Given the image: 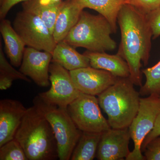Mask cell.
<instances>
[{
	"label": "cell",
	"instance_id": "ba28073f",
	"mask_svg": "<svg viewBox=\"0 0 160 160\" xmlns=\"http://www.w3.org/2000/svg\"><path fill=\"white\" fill-rule=\"evenodd\" d=\"M98 98L81 92L68 106V113L77 128L82 132L102 133L111 129L101 112Z\"/></svg>",
	"mask_w": 160,
	"mask_h": 160
},
{
	"label": "cell",
	"instance_id": "8fae6325",
	"mask_svg": "<svg viewBox=\"0 0 160 160\" xmlns=\"http://www.w3.org/2000/svg\"><path fill=\"white\" fill-rule=\"evenodd\" d=\"M52 61L51 52L26 47L19 70L38 86L46 88L50 85L49 69Z\"/></svg>",
	"mask_w": 160,
	"mask_h": 160
},
{
	"label": "cell",
	"instance_id": "6da1fadb",
	"mask_svg": "<svg viewBox=\"0 0 160 160\" xmlns=\"http://www.w3.org/2000/svg\"><path fill=\"white\" fill-rule=\"evenodd\" d=\"M118 23L121 40L117 54L127 62L129 78L136 86L142 87V62L149 63L152 33L146 15L134 6L125 4L120 10Z\"/></svg>",
	"mask_w": 160,
	"mask_h": 160
},
{
	"label": "cell",
	"instance_id": "ffe728a7",
	"mask_svg": "<svg viewBox=\"0 0 160 160\" xmlns=\"http://www.w3.org/2000/svg\"><path fill=\"white\" fill-rule=\"evenodd\" d=\"M21 80L30 82L31 80L20 70L15 69L13 66L6 59L0 44V89L5 90L10 88L16 80Z\"/></svg>",
	"mask_w": 160,
	"mask_h": 160
},
{
	"label": "cell",
	"instance_id": "2e32d148",
	"mask_svg": "<svg viewBox=\"0 0 160 160\" xmlns=\"http://www.w3.org/2000/svg\"><path fill=\"white\" fill-rule=\"evenodd\" d=\"M0 32L5 43V52L10 62L14 67L21 66L26 45L15 30L9 20L3 19Z\"/></svg>",
	"mask_w": 160,
	"mask_h": 160
},
{
	"label": "cell",
	"instance_id": "d6986e66",
	"mask_svg": "<svg viewBox=\"0 0 160 160\" xmlns=\"http://www.w3.org/2000/svg\"><path fill=\"white\" fill-rule=\"evenodd\" d=\"M102 133L82 132L70 160H93L97 155Z\"/></svg>",
	"mask_w": 160,
	"mask_h": 160
},
{
	"label": "cell",
	"instance_id": "603a6c76",
	"mask_svg": "<svg viewBox=\"0 0 160 160\" xmlns=\"http://www.w3.org/2000/svg\"><path fill=\"white\" fill-rule=\"evenodd\" d=\"M0 160H29L22 147L14 138L0 146Z\"/></svg>",
	"mask_w": 160,
	"mask_h": 160
},
{
	"label": "cell",
	"instance_id": "5bb4252c",
	"mask_svg": "<svg viewBox=\"0 0 160 160\" xmlns=\"http://www.w3.org/2000/svg\"><path fill=\"white\" fill-rule=\"evenodd\" d=\"M84 9L74 0L63 1L52 34L57 44L65 39L77 23Z\"/></svg>",
	"mask_w": 160,
	"mask_h": 160
},
{
	"label": "cell",
	"instance_id": "9c48e42d",
	"mask_svg": "<svg viewBox=\"0 0 160 160\" xmlns=\"http://www.w3.org/2000/svg\"><path fill=\"white\" fill-rule=\"evenodd\" d=\"M49 72L51 87L39 96L47 104L67 109L81 92L73 82L70 72L59 64L52 61Z\"/></svg>",
	"mask_w": 160,
	"mask_h": 160
},
{
	"label": "cell",
	"instance_id": "5b68a950",
	"mask_svg": "<svg viewBox=\"0 0 160 160\" xmlns=\"http://www.w3.org/2000/svg\"><path fill=\"white\" fill-rule=\"evenodd\" d=\"M51 126L57 143L60 160H70L72 152L82 135L70 117L67 109L47 104L38 95L33 99Z\"/></svg>",
	"mask_w": 160,
	"mask_h": 160
},
{
	"label": "cell",
	"instance_id": "44dd1931",
	"mask_svg": "<svg viewBox=\"0 0 160 160\" xmlns=\"http://www.w3.org/2000/svg\"><path fill=\"white\" fill-rule=\"evenodd\" d=\"M62 2L63 1L54 6L47 7L22 5L23 10L30 12L38 16L45 23L50 32L53 34L55 25Z\"/></svg>",
	"mask_w": 160,
	"mask_h": 160
},
{
	"label": "cell",
	"instance_id": "83f0119b",
	"mask_svg": "<svg viewBox=\"0 0 160 160\" xmlns=\"http://www.w3.org/2000/svg\"><path fill=\"white\" fill-rule=\"evenodd\" d=\"M28 0H6L0 9V18L1 19L5 18L9 10L18 3L26 2Z\"/></svg>",
	"mask_w": 160,
	"mask_h": 160
},
{
	"label": "cell",
	"instance_id": "7402d4cb",
	"mask_svg": "<svg viewBox=\"0 0 160 160\" xmlns=\"http://www.w3.org/2000/svg\"><path fill=\"white\" fill-rule=\"evenodd\" d=\"M142 72L145 75L146 82L141 87L140 94L142 96L160 94V61L152 67L143 69Z\"/></svg>",
	"mask_w": 160,
	"mask_h": 160
},
{
	"label": "cell",
	"instance_id": "8992f818",
	"mask_svg": "<svg viewBox=\"0 0 160 160\" xmlns=\"http://www.w3.org/2000/svg\"><path fill=\"white\" fill-rule=\"evenodd\" d=\"M12 26L27 47L52 53L57 43L53 35L37 15L23 10L16 16Z\"/></svg>",
	"mask_w": 160,
	"mask_h": 160
},
{
	"label": "cell",
	"instance_id": "4fadbf2b",
	"mask_svg": "<svg viewBox=\"0 0 160 160\" xmlns=\"http://www.w3.org/2000/svg\"><path fill=\"white\" fill-rule=\"evenodd\" d=\"M27 109L20 101H0V146L14 138Z\"/></svg>",
	"mask_w": 160,
	"mask_h": 160
},
{
	"label": "cell",
	"instance_id": "4dcf8cb0",
	"mask_svg": "<svg viewBox=\"0 0 160 160\" xmlns=\"http://www.w3.org/2000/svg\"><path fill=\"white\" fill-rule=\"evenodd\" d=\"M159 99L160 101V94L159 95Z\"/></svg>",
	"mask_w": 160,
	"mask_h": 160
},
{
	"label": "cell",
	"instance_id": "ac0fdd59",
	"mask_svg": "<svg viewBox=\"0 0 160 160\" xmlns=\"http://www.w3.org/2000/svg\"><path fill=\"white\" fill-rule=\"evenodd\" d=\"M84 9L89 8L98 12L110 23L113 33L117 31L118 15L125 0H74Z\"/></svg>",
	"mask_w": 160,
	"mask_h": 160
},
{
	"label": "cell",
	"instance_id": "9a60e30c",
	"mask_svg": "<svg viewBox=\"0 0 160 160\" xmlns=\"http://www.w3.org/2000/svg\"><path fill=\"white\" fill-rule=\"evenodd\" d=\"M84 54L89 59L92 67L109 72L117 78H128L130 76L127 62L117 53L110 55L106 52L87 50Z\"/></svg>",
	"mask_w": 160,
	"mask_h": 160
},
{
	"label": "cell",
	"instance_id": "7a4b0ae2",
	"mask_svg": "<svg viewBox=\"0 0 160 160\" xmlns=\"http://www.w3.org/2000/svg\"><path fill=\"white\" fill-rule=\"evenodd\" d=\"M14 138L29 160L58 158L57 143L50 124L38 106L28 108Z\"/></svg>",
	"mask_w": 160,
	"mask_h": 160
},
{
	"label": "cell",
	"instance_id": "52a82bcc",
	"mask_svg": "<svg viewBox=\"0 0 160 160\" xmlns=\"http://www.w3.org/2000/svg\"><path fill=\"white\" fill-rule=\"evenodd\" d=\"M160 112L159 96L151 95L141 98L139 108L135 117L129 127L134 149L130 152L126 160H145L142 154V144L145 138L154 127L158 115Z\"/></svg>",
	"mask_w": 160,
	"mask_h": 160
},
{
	"label": "cell",
	"instance_id": "30bf717a",
	"mask_svg": "<svg viewBox=\"0 0 160 160\" xmlns=\"http://www.w3.org/2000/svg\"><path fill=\"white\" fill-rule=\"evenodd\" d=\"M70 72L72 81L81 92L98 96L112 86L118 78L109 72L89 67Z\"/></svg>",
	"mask_w": 160,
	"mask_h": 160
},
{
	"label": "cell",
	"instance_id": "3957f363",
	"mask_svg": "<svg viewBox=\"0 0 160 160\" xmlns=\"http://www.w3.org/2000/svg\"><path fill=\"white\" fill-rule=\"evenodd\" d=\"M134 85L129 78H119L98 96L100 107L107 115L111 128H128L137 114L141 98Z\"/></svg>",
	"mask_w": 160,
	"mask_h": 160
},
{
	"label": "cell",
	"instance_id": "4316f807",
	"mask_svg": "<svg viewBox=\"0 0 160 160\" xmlns=\"http://www.w3.org/2000/svg\"><path fill=\"white\" fill-rule=\"evenodd\" d=\"M159 136H160V112L157 118L154 127L149 134L147 135V136L143 141L142 148H141L142 152H144L146 146L148 145L149 142H151L155 138Z\"/></svg>",
	"mask_w": 160,
	"mask_h": 160
},
{
	"label": "cell",
	"instance_id": "277c9868",
	"mask_svg": "<svg viewBox=\"0 0 160 160\" xmlns=\"http://www.w3.org/2000/svg\"><path fill=\"white\" fill-rule=\"evenodd\" d=\"M113 33L108 20L102 15H94L83 10L77 23L63 41L73 47L88 51L106 52L117 48L111 37Z\"/></svg>",
	"mask_w": 160,
	"mask_h": 160
},
{
	"label": "cell",
	"instance_id": "484cf974",
	"mask_svg": "<svg viewBox=\"0 0 160 160\" xmlns=\"http://www.w3.org/2000/svg\"><path fill=\"white\" fill-rule=\"evenodd\" d=\"M144 152L145 159L160 160V136L149 142Z\"/></svg>",
	"mask_w": 160,
	"mask_h": 160
},
{
	"label": "cell",
	"instance_id": "cb8c5ba5",
	"mask_svg": "<svg viewBox=\"0 0 160 160\" xmlns=\"http://www.w3.org/2000/svg\"><path fill=\"white\" fill-rule=\"evenodd\" d=\"M125 4L134 6L146 14L160 6V0H125Z\"/></svg>",
	"mask_w": 160,
	"mask_h": 160
},
{
	"label": "cell",
	"instance_id": "7c38bea8",
	"mask_svg": "<svg viewBox=\"0 0 160 160\" xmlns=\"http://www.w3.org/2000/svg\"><path fill=\"white\" fill-rule=\"evenodd\" d=\"M130 138L129 127L120 129L111 128L104 132L98 146V159H126L130 152L129 148Z\"/></svg>",
	"mask_w": 160,
	"mask_h": 160
},
{
	"label": "cell",
	"instance_id": "e0dca14e",
	"mask_svg": "<svg viewBox=\"0 0 160 160\" xmlns=\"http://www.w3.org/2000/svg\"><path fill=\"white\" fill-rule=\"evenodd\" d=\"M52 54V62L69 71L90 66L89 59L86 55L79 53L73 46L64 41L57 44Z\"/></svg>",
	"mask_w": 160,
	"mask_h": 160
},
{
	"label": "cell",
	"instance_id": "d4e9b609",
	"mask_svg": "<svg viewBox=\"0 0 160 160\" xmlns=\"http://www.w3.org/2000/svg\"><path fill=\"white\" fill-rule=\"evenodd\" d=\"M146 15L152 32V39L157 38L160 36V6Z\"/></svg>",
	"mask_w": 160,
	"mask_h": 160
},
{
	"label": "cell",
	"instance_id": "f1b7e54d",
	"mask_svg": "<svg viewBox=\"0 0 160 160\" xmlns=\"http://www.w3.org/2000/svg\"><path fill=\"white\" fill-rule=\"evenodd\" d=\"M62 0H28L23 2L22 5L40 6H51L61 2Z\"/></svg>",
	"mask_w": 160,
	"mask_h": 160
},
{
	"label": "cell",
	"instance_id": "f546056e",
	"mask_svg": "<svg viewBox=\"0 0 160 160\" xmlns=\"http://www.w3.org/2000/svg\"><path fill=\"white\" fill-rule=\"evenodd\" d=\"M6 0H0V4H1V6L4 3Z\"/></svg>",
	"mask_w": 160,
	"mask_h": 160
}]
</instances>
